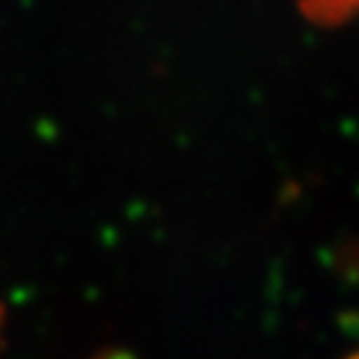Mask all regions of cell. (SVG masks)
Segmentation results:
<instances>
[{"label":"cell","mask_w":359,"mask_h":359,"mask_svg":"<svg viewBox=\"0 0 359 359\" xmlns=\"http://www.w3.org/2000/svg\"><path fill=\"white\" fill-rule=\"evenodd\" d=\"M354 359H359V357H354Z\"/></svg>","instance_id":"obj_1"}]
</instances>
